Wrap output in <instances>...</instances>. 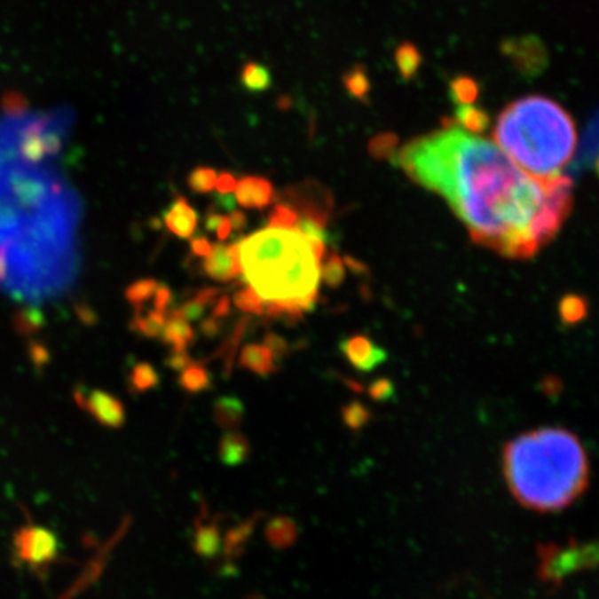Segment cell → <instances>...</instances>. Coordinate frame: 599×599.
I'll list each match as a JSON object with an SVG mask.
<instances>
[{"instance_id":"1","label":"cell","mask_w":599,"mask_h":599,"mask_svg":"<svg viewBox=\"0 0 599 599\" xmlns=\"http://www.w3.org/2000/svg\"><path fill=\"white\" fill-rule=\"evenodd\" d=\"M395 160L446 200L471 239L508 258L534 256L571 212V177H532L500 146L454 125L408 142Z\"/></svg>"},{"instance_id":"2","label":"cell","mask_w":599,"mask_h":599,"mask_svg":"<svg viewBox=\"0 0 599 599\" xmlns=\"http://www.w3.org/2000/svg\"><path fill=\"white\" fill-rule=\"evenodd\" d=\"M503 469L509 492L532 511H559L587 488L589 466L581 441L563 428H540L506 445Z\"/></svg>"},{"instance_id":"3","label":"cell","mask_w":599,"mask_h":599,"mask_svg":"<svg viewBox=\"0 0 599 599\" xmlns=\"http://www.w3.org/2000/svg\"><path fill=\"white\" fill-rule=\"evenodd\" d=\"M239 255L241 273L265 303H295L305 311L317 303L321 262L296 228L258 230L240 241Z\"/></svg>"},{"instance_id":"4","label":"cell","mask_w":599,"mask_h":599,"mask_svg":"<svg viewBox=\"0 0 599 599\" xmlns=\"http://www.w3.org/2000/svg\"><path fill=\"white\" fill-rule=\"evenodd\" d=\"M493 140L521 170L536 178H553L574 155L576 127L558 102L528 95L506 106L496 120Z\"/></svg>"},{"instance_id":"5","label":"cell","mask_w":599,"mask_h":599,"mask_svg":"<svg viewBox=\"0 0 599 599\" xmlns=\"http://www.w3.org/2000/svg\"><path fill=\"white\" fill-rule=\"evenodd\" d=\"M536 553L540 558L536 574L540 581L553 589H559L564 579L574 572L591 571L598 566V545L579 543L576 538H570L566 545L553 541L538 543Z\"/></svg>"},{"instance_id":"6","label":"cell","mask_w":599,"mask_h":599,"mask_svg":"<svg viewBox=\"0 0 599 599\" xmlns=\"http://www.w3.org/2000/svg\"><path fill=\"white\" fill-rule=\"evenodd\" d=\"M59 555V541L51 530L27 524L13 536V556L34 571H43Z\"/></svg>"},{"instance_id":"7","label":"cell","mask_w":599,"mask_h":599,"mask_svg":"<svg viewBox=\"0 0 599 599\" xmlns=\"http://www.w3.org/2000/svg\"><path fill=\"white\" fill-rule=\"evenodd\" d=\"M281 203L292 207L298 218H310L321 225H328L333 210L332 193L319 184H303L283 192Z\"/></svg>"},{"instance_id":"8","label":"cell","mask_w":599,"mask_h":599,"mask_svg":"<svg viewBox=\"0 0 599 599\" xmlns=\"http://www.w3.org/2000/svg\"><path fill=\"white\" fill-rule=\"evenodd\" d=\"M74 399L77 406L91 413L95 422L106 428H122L125 425V406L117 397L102 390H87L85 386H77L74 391Z\"/></svg>"},{"instance_id":"9","label":"cell","mask_w":599,"mask_h":599,"mask_svg":"<svg viewBox=\"0 0 599 599\" xmlns=\"http://www.w3.org/2000/svg\"><path fill=\"white\" fill-rule=\"evenodd\" d=\"M203 272L209 279L215 281H233L241 275V266H240L239 243L233 245H213L212 252L205 256L203 262Z\"/></svg>"},{"instance_id":"10","label":"cell","mask_w":599,"mask_h":599,"mask_svg":"<svg viewBox=\"0 0 599 599\" xmlns=\"http://www.w3.org/2000/svg\"><path fill=\"white\" fill-rule=\"evenodd\" d=\"M340 350L359 372H373L376 366L386 361L385 350L374 345L370 338L363 335L346 338L340 343Z\"/></svg>"},{"instance_id":"11","label":"cell","mask_w":599,"mask_h":599,"mask_svg":"<svg viewBox=\"0 0 599 599\" xmlns=\"http://www.w3.org/2000/svg\"><path fill=\"white\" fill-rule=\"evenodd\" d=\"M235 200L245 209L262 210L275 200L273 185L262 177H243L235 186Z\"/></svg>"},{"instance_id":"12","label":"cell","mask_w":599,"mask_h":599,"mask_svg":"<svg viewBox=\"0 0 599 599\" xmlns=\"http://www.w3.org/2000/svg\"><path fill=\"white\" fill-rule=\"evenodd\" d=\"M163 222L167 230L175 237L190 239L199 226V215L186 199L178 195L173 200L170 209L163 215Z\"/></svg>"},{"instance_id":"13","label":"cell","mask_w":599,"mask_h":599,"mask_svg":"<svg viewBox=\"0 0 599 599\" xmlns=\"http://www.w3.org/2000/svg\"><path fill=\"white\" fill-rule=\"evenodd\" d=\"M160 338L165 345L170 346L173 351H186V348L195 342V330L186 319L169 311Z\"/></svg>"},{"instance_id":"14","label":"cell","mask_w":599,"mask_h":599,"mask_svg":"<svg viewBox=\"0 0 599 599\" xmlns=\"http://www.w3.org/2000/svg\"><path fill=\"white\" fill-rule=\"evenodd\" d=\"M239 363L241 368L260 376H268L277 372V365L272 351L262 343L243 346V350L240 351Z\"/></svg>"},{"instance_id":"15","label":"cell","mask_w":599,"mask_h":599,"mask_svg":"<svg viewBox=\"0 0 599 599\" xmlns=\"http://www.w3.org/2000/svg\"><path fill=\"white\" fill-rule=\"evenodd\" d=\"M218 456L224 465H243L250 456V443L239 431H228L218 443Z\"/></svg>"},{"instance_id":"16","label":"cell","mask_w":599,"mask_h":599,"mask_svg":"<svg viewBox=\"0 0 599 599\" xmlns=\"http://www.w3.org/2000/svg\"><path fill=\"white\" fill-rule=\"evenodd\" d=\"M505 51L508 55H511L515 59L516 66L521 67L523 60L528 59L526 68L530 72H534L536 68H543V66H545V49L536 40L526 39L519 40V42H508V43H505Z\"/></svg>"},{"instance_id":"17","label":"cell","mask_w":599,"mask_h":599,"mask_svg":"<svg viewBox=\"0 0 599 599\" xmlns=\"http://www.w3.org/2000/svg\"><path fill=\"white\" fill-rule=\"evenodd\" d=\"M218 293H220V290L210 288V287L201 288V290H197L192 298H188L184 305L169 310V311L177 315V317H180V319H186L188 323L199 321L207 313L209 306L215 303V300L218 298Z\"/></svg>"},{"instance_id":"18","label":"cell","mask_w":599,"mask_h":599,"mask_svg":"<svg viewBox=\"0 0 599 599\" xmlns=\"http://www.w3.org/2000/svg\"><path fill=\"white\" fill-rule=\"evenodd\" d=\"M245 416V406L243 401L226 395V397H220L213 403V420L215 423L224 428V430H235L241 425Z\"/></svg>"},{"instance_id":"19","label":"cell","mask_w":599,"mask_h":599,"mask_svg":"<svg viewBox=\"0 0 599 599\" xmlns=\"http://www.w3.org/2000/svg\"><path fill=\"white\" fill-rule=\"evenodd\" d=\"M45 319V313L39 306H22L13 313V330L20 336H34L43 330Z\"/></svg>"},{"instance_id":"20","label":"cell","mask_w":599,"mask_h":599,"mask_svg":"<svg viewBox=\"0 0 599 599\" xmlns=\"http://www.w3.org/2000/svg\"><path fill=\"white\" fill-rule=\"evenodd\" d=\"M456 123L461 127V130L471 133V135H481L486 132L490 127V115L486 110L473 106H458L456 114H454Z\"/></svg>"},{"instance_id":"21","label":"cell","mask_w":599,"mask_h":599,"mask_svg":"<svg viewBox=\"0 0 599 599\" xmlns=\"http://www.w3.org/2000/svg\"><path fill=\"white\" fill-rule=\"evenodd\" d=\"M298 538V528L296 523L292 518L287 516H277L270 519L266 526V540L273 548H290Z\"/></svg>"},{"instance_id":"22","label":"cell","mask_w":599,"mask_h":599,"mask_svg":"<svg viewBox=\"0 0 599 599\" xmlns=\"http://www.w3.org/2000/svg\"><path fill=\"white\" fill-rule=\"evenodd\" d=\"M178 385L182 390H185L186 393H200L212 386V374L205 366V363L192 361L185 370L180 372Z\"/></svg>"},{"instance_id":"23","label":"cell","mask_w":599,"mask_h":599,"mask_svg":"<svg viewBox=\"0 0 599 599\" xmlns=\"http://www.w3.org/2000/svg\"><path fill=\"white\" fill-rule=\"evenodd\" d=\"M195 551L199 553L200 556L203 558H213L218 555V551L222 549L220 545V530L217 523H200L195 532Z\"/></svg>"},{"instance_id":"24","label":"cell","mask_w":599,"mask_h":599,"mask_svg":"<svg viewBox=\"0 0 599 599\" xmlns=\"http://www.w3.org/2000/svg\"><path fill=\"white\" fill-rule=\"evenodd\" d=\"M165 321H167V313L159 311V310H150L146 313L137 311L130 323V328L133 332L146 338H157L165 327Z\"/></svg>"},{"instance_id":"25","label":"cell","mask_w":599,"mask_h":599,"mask_svg":"<svg viewBox=\"0 0 599 599\" xmlns=\"http://www.w3.org/2000/svg\"><path fill=\"white\" fill-rule=\"evenodd\" d=\"M159 383V373H157L154 365H150L146 361L137 363L133 366L130 374H129V390H130V393H146V391L157 388Z\"/></svg>"},{"instance_id":"26","label":"cell","mask_w":599,"mask_h":599,"mask_svg":"<svg viewBox=\"0 0 599 599\" xmlns=\"http://www.w3.org/2000/svg\"><path fill=\"white\" fill-rule=\"evenodd\" d=\"M578 165H581L583 169L591 170V172L598 170V119L596 117H593L586 130L585 140L579 150Z\"/></svg>"},{"instance_id":"27","label":"cell","mask_w":599,"mask_h":599,"mask_svg":"<svg viewBox=\"0 0 599 599\" xmlns=\"http://www.w3.org/2000/svg\"><path fill=\"white\" fill-rule=\"evenodd\" d=\"M241 83L250 92H265L272 85V74L265 66L250 62L241 70Z\"/></svg>"},{"instance_id":"28","label":"cell","mask_w":599,"mask_h":599,"mask_svg":"<svg viewBox=\"0 0 599 599\" xmlns=\"http://www.w3.org/2000/svg\"><path fill=\"white\" fill-rule=\"evenodd\" d=\"M559 317L566 325H576L587 317V302L579 295H566L559 302Z\"/></svg>"},{"instance_id":"29","label":"cell","mask_w":599,"mask_h":599,"mask_svg":"<svg viewBox=\"0 0 599 599\" xmlns=\"http://www.w3.org/2000/svg\"><path fill=\"white\" fill-rule=\"evenodd\" d=\"M159 287V281L154 279H142L135 281L132 285H129V288L125 290V298L129 300V303L137 310L142 311V308L146 306L148 300H152L154 293Z\"/></svg>"},{"instance_id":"30","label":"cell","mask_w":599,"mask_h":599,"mask_svg":"<svg viewBox=\"0 0 599 599\" xmlns=\"http://www.w3.org/2000/svg\"><path fill=\"white\" fill-rule=\"evenodd\" d=\"M397 66H398L399 74L405 80H410L416 75L418 68L422 66V55L420 51L413 43H403L399 45L397 51Z\"/></svg>"},{"instance_id":"31","label":"cell","mask_w":599,"mask_h":599,"mask_svg":"<svg viewBox=\"0 0 599 599\" xmlns=\"http://www.w3.org/2000/svg\"><path fill=\"white\" fill-rule=\"evenodd\" d=\"M453 102L458 106H469L478 99L479 85L471 77H456L450 83Z\"/></svg>"},{"instance_id":"32","label":"cell","mask_w":599,"mask_h":599,"mask_svg":"<svg viewBox=\"0 0 599 599\" xmlns=\"http://www.w3.org/2000/svg\"><path fill=\"white\" fill-rule=\"evenodd\" d=\"M345 262L336 253H332L328 260L323 265H319V280H323L328 287L333 288L340 287L345 281Z\"/></svg>"},{"instance_id":"33","label":"cell","mask_w":599,"mask_h":599,"mask_svg":"<svg viewBox=\"0 0 599 599\" xmlns=\"http://www.w3.org/2000/svg\"><path fill=\"white\" fill-rule=\"evenodd\" d=\"M233 303L245 313L265 315V302L262 300V296L258 293L253 290L250 285L240 288L239 292L233 295Z\"/></svg>"},{"instance_id":"34","label":"cell","mask_w":599,"mask_h":599,"mask_svg":"<svg viewBox=\"0 0 599 599\" xmlns=\"http://www.w3.org/2000/svg\"><path fill=\"white\" fill-rule=\"evenodd\" d=\"M215 180H217L215 169L197 167L188 175L186 184L190 186V190L195 192V193H210L215 188Z\"/></svg>"},{"instance_id":"35","label":"cell","mask_w":599,"mask_h":599,"mask_svg":"<svg viewBox=\"0 0 599 599\" xmlns=\"http://www.w3.org/2000/svg\"><path fill=\"white\" fill-rule=\"evenodd\" d=\"M247 325H248V319H241L239 325L235 327V330L232 333V336L226 340L224 345L220 346V350L217 351V357H222L225 361V372H232V361L237 353V348L240 346V340L243 338V333L247 332Z\"/></svg>"},{"instance_id":"36","label":"cell","mask_w":599,"mask_h":599,"mask_svg":"<svg viewBox=\"0 0 599 599\" xmlns=\"http://www.w3.org/2000/svg\"><path fill=\"white\" fill-rule=\"evenodd\" d=\"M370 410L361 401H351L342 410V420L350 430H359L370 422Z\"/></svg>"},{"instance_id":"37","label":"cell","mask_w":599,"mask_h":599,"mask_svg":"<svg viewBox=\"0 0 599 599\" xmlns=\"http://www.w3.org/2000/svg\"><path fill=\"white\" fill-rule=\"evenodd\" d=\"M345 87L348 92L351 93L355 99L365 100L366 95L370 92V82L363 68H355L350 74H346Z\"/></svg>"},{"instance_id":"38","label":"cell","mask_w":599,"mask_h":599,"mask_svg":"<svg viewBox=\"0 0 599 599\" xmlns=\"http://www.w3.org/2000/svg\"><path fill=\"white\" fill-rule=\"evenodd\" d=\"M298 222V213L293 210L292 207L285 205L279 201L275 205V209L270 212L268 217V226H275V228H293Z\"/></svg>"},{"instance_id":"39","label":"cell","mask_w":599,"mask_h":599,"mask_svg":"<svg viewBox=\"0 0 599 599\" xmlns=\"http://www.w3.org/2000/svg\"><path fill=\"white\" fill-rule=\"evenodd\" d=\"M398 146V138L393 133H383L374 137L370 144V152L373 157L376 159H386L390 155H393L395 148Z\"/></svg>"},{"instance_id":"40","label":"cell","mask_w":599,"mask_h":599,"mask_svg":"<svg viewBox=\"0 0 599 599\" xmlns=\"http://www.w3.org/2000/svg\"><path fill=\"white\" fill-rule=\"evenodd\" d=\"M368 395L376 401H388V399L395 398V385L388 378H378L368 388Z\"/></svg>"},{"instance_id":"41","label":"cell","mask_w":599,"mask_h":599,"mask_svg":"<svg viewBox=\"0 0 599 599\" xmlns=\"http://www.w3.org/2000/svg\"><path fill=\"white\" fill-rule=\"evenodd\" d=\"M152 300H154V310L169 313V310H170V306L173 303L172 290L165 283H159V287H157V290L154 293Z\"/></svg>"},{"instance_id":"42","label":"cell","mask_w":599,"mask_h":599,"mask_svg":"<svg viewBox=\"0 0 599 599\" xmlns=\"http://www.w3.org/2000/svg\"><path fill=\"white\" fill-rule=\"evenodd\" d=\"M264 345L272 351L275 359H283L290 351V345L275 333H266L265 338H264Z\"/></svg>"},{"instance_id":"43","label":"cell","mask_w":599,"mask_h":599,"mask_svg":"<svg viewBox=\"0 0 599 599\" xmlns=\"http://www.w3.org/2000/svg\"><path fill=\"white\" fill-rule=\"evenodd\" d=\"M28 357L32 359L35 368H43L45 365L51 363V351L45 345H42L39 342H30L28 343Z\"/></svg>"},{"instance_id":"44","label":"cell","mask_w":599,"mask_h":599,"mask_svg":"<svg viewBox=\"0 0 599 599\" xmlns=\"http://www.w3.org/2000/svg\"><path fill=\"white\" fill-rule=\"evenodd\" d=\"M192 361H193V359L188 357L186 351H173L172 350V353L165 359V365H167L170 370H173V372H182V370H185L186 366H188Z\"/></svg>"},{"instance_id":"45","label":"cell","mask_w":599,"mask_h":599,"mask_svg":"<svg viewBox=\"0 0 599 599\" xmlns=\"http://www.w3.org/2000/svg\"><path fill=\"white\" fill-rule=\"evenodd\" d=\"M237 186V180L235 177L230 172H222L220 175L217 173V180H215V188L218 190V193H232Z\"/></svg>"},{"instance_id":"46","label":"cell","mask_w":599,"mask_h":599,"mask_svg":"<svg viewBox=\"0 0 599 599\" xmlns=\"http://www.w3.org/2000/svg\"><path fill=\"white\" fill-rule=\"evenodd\" d=\"M200 332L203 333L207 338H213L218 333L222 332V319L210 315L209 319H203L200 325Z\"/></svg>"},{"instance_id":"47","label":"cell","mask_w":599,"mask_h":599,"mask_svg":"<svg viewBox=\"0 0 599 599\" xmlns=\"http://www.w3.org/2000/svg\"><path fill=\"white\" fill-rule=\"evenodd\" d=\"M213 207L220 213L233 212L237 207V200L232 197V193H220L215 197Z\"/></svg>"},{"instance_id":"48","label":"cell","mask_w":599,"mask_h":599,"mask_svg":"<svg viewBox=\"0 0 599 599\" xmlns=\"http://www.w3.org/2000/svg\"><path fill=\"white\" fill-rule=\"evenodd\" d=\"M190 248H192V253H193L195 256L205 258L209 253L212 252L213 245L209 241V239H205V237H197V239L192 240Z\"/></svg>"},{"instance_id":"49","label":"cell","mask_w":599,"mask_h":599,"mask_svg":"<svg viewBox=\"0 0 599 599\" xmlns=\"http://www.w3.org/2000/svg\"><path fill=\"white\" fill-rule=\"evenodd\" d=\"M213 317L217 319H224L230 315V298L226 295H220L215 303H213Z\"/></svg>"},{"instance_id":"50","label":"cell","mask_w":599,"mask_h":599,"mask_svg":"<svg viewBox=\"0 0 599 599\" xmlns=\"http://www.w3.org/2000/svg\"><path fill=\"white\" fill-rule=\"evenodd\" d=\"M228 220H230V225H232V230H243L245 226L248 225L247 215H245V213L237 212V210L230 212V217H228Z\"/></svg>"},{"instance_id":"51","label":"cell","mask_w":599,"mask_h":599,"mask_svg":"<svg viewBox=\"0 0 599 599\" xmlns=\"http://www.w3.org/2000/svg\"><path fill=\"white\" fill-rule=\"evenodd\" d=\"M230 233H232V225H230L228 217L224 215V218H222V222H220L218 228H217L215 235H217V239L220 240V243H224V241L230 237Z\"/></svg>"},{"instance_id":"52","label":"cell","mask_w":599,"mask_h":599,"mask_svg":"<svg viewBox=\"0 0 599 599\" xmlns=\"http://www.w3.org/2000/svg\"><path fill=\"white\" fill-rule=\"evenodd\" d=\"M75 310H77L80 319H82L83 323H87V325H93V323L97 321V317H95V313H93V310L91 308V306L79 305L77 308H75Z\"/></svg>"}]
</instances>
